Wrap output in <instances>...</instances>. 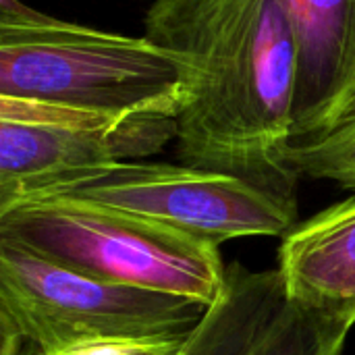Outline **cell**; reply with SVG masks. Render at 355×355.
I'll return each instance as SVG.
<instances>
[{
    "label": "cell",
    "mask_w": 355,
    "mask_h": 355,
    "mask_svg": "<svg viewBox=\"0 0 355 355\" xmlns=\"http://www.w3.org/2000/svg\"><path fill=\"white\" fill-rule=\"evenodd\" d=\"M148 40L183 71L181 164L227 173L295 200L297 46L281 0H154Z\"/></svg>",
    "instance_id": "6da1fadb"
},
{
    "label": "cell",
    "mask_w": 355,
    "mask_h": 355,
    "mask_svg": "<svg viewBox=\"0 0 355 355\" xmlns=\"http://www.w3.org/2000/svg\"><path fill=\"white\" fill-rule=\"evenodd\" d=\"M0 96L177 116L185 81L179 60L146 35L100 31L0 0Z\"/></svg>",
    "instance_id": "7a4b0ae2"
},
{
    "label": "cell",
    "mask_w": 355,
    "mask_h": 355,
    "mask_svg": "<svg viewBox=\"0 0 355 355\" xmlns=\"http://www.w3.org/2000/svg\"><path fill=\"white\" fill-rule=\"evenodd\" d=\"M0 243L100 281L204 306H214L229 281L218 245L71 200H25L2 208Z\"/></svg>",
    "instance_id": "3957f363"
},
{
    "label": "cell",
    "mask_w": 355,
    "mask_h": 355,
    "mask_svg": "<svg viewBox=\"0 0 355 355\" xmlns=\"http://www.w3.org/2000/svg\"><path fill=\"white\" fill-rule=\"evenodd\" d=\"M210 308L100 281L0 243V355H44L114 337H183Z\"/></svg>",
    "instance_id": "277c9868"
},
{
    "label": "cell",
    "mask_w": 355,
    "mask_h": 355,
    "mask_svg": "<svg viewBox=\"0 0 355 355\" xmlns=\"http://www.w3.org/2000/svg\"><path fill=\"white\" fill-rule=\"evenodd\" d=\"M25 200L92 204L171 227L214 245L241 237L287 235L297 218L295 200L241 177L146 160L71 173L29 189L8 206Z\"/></svg>",
    "instance_id": "5b68a950"
},
{
    "label": "cell",
    "mask_w": 355,
    "mask_h": 355,
    "mask_svg": "<svg viewBox=\"0 0 355 355\" xmlns=\"http://www.w3.org/2000/svg\"><path fill=\"white\" fill-rule=\"evenodd\" d=\"M175 139L173 114H112L0 96V208L58 177L144 160Z\"/></svg>",
    "instance_id": "8992f818"
},
{
    "label": "cell",
    "mask_w": 355,
    "mask_h": 355,
    "mask_svg": "<svg viewBox=\"0 0 355 355\" xmlns=\"http://www.w3.org/2000/svg\"><path fill=\"white\" fill-rule=\"evenodd\" d=\"M281 2L297 46L295 141H302L355 112V0Z\"/></svg>",
    "instance_id": "52a82bcc"
},
{
    "label": "cell",
    "mask_w": 355,
    "mask_h": 355,
    "mask_svg": "<svg viewBox=\"0 0 355 355\" xmlns=\"http://www.w3.org/2000/svg\"><path fill=\"white\" fill-rule=\"evenodd\" d=\"M277 270L293 304L355 322V198L293 227Z\"/></svg>",
    "instance_id": "ba28073f"
},
{
    "label": "cell",
    "mask_w": 355,
    "mask_h": 355,
    "mask_svg": "<svg viewBox=\"0 0 355 355\" xmlns=\"http://www.w3.org/2000/svg\"><path fill=\"white\" fill-rule=\"evenodd\" d=\"M283 293L279 270L229 266L227 289L193 331L185 355H239Z\"/></svg>",
    "instance_id": "9c48e42d"
},
{
    "label": "cell",
    "mask_w": 355,
    "mask_h": 355,
    "mask_svg": "<svg viewBox=\"0 0 355 355\" xmlns=\"http://www.w3.org/2000/svg\"><path fill=\"white\" fill-rule=\"evenodd\" d=\"M354 327L352 320L302 308L283 293L239 355H341Z\"/></svg>",
    "instance_id": "30bf717a"
},
{
    "label": "cell",
    "mask_w": 355,
    "mask_h": 355,
    "mask_svg": "<svg viewBox=\"0 0 355 355\" xmlns=\"http://www.w3.org/2000/svg\"><path fill=\"white\" fill-rule=\"evenodd\" d=\"M289 166L300 177L335 181L355 191V112L324 135L295 141Z\"/></svg>",
    "instance_id": "8fae6325"
},
{
    "label": "cell",
    "mask_w": 355,
    "mask_h": 355,
    "mask_svg": "<svg viewBox=\"0 0 355 355\" xmlns=\"http://www.w3.org/2000/svg\"><path fill=\"white\" fill-rule=\"evenodd\" d=\"M191 335L96 339V341L73 343L44 355H185Z\"/></svg>",
    "instance_id": "7c38bea8"
}]
</instances>
